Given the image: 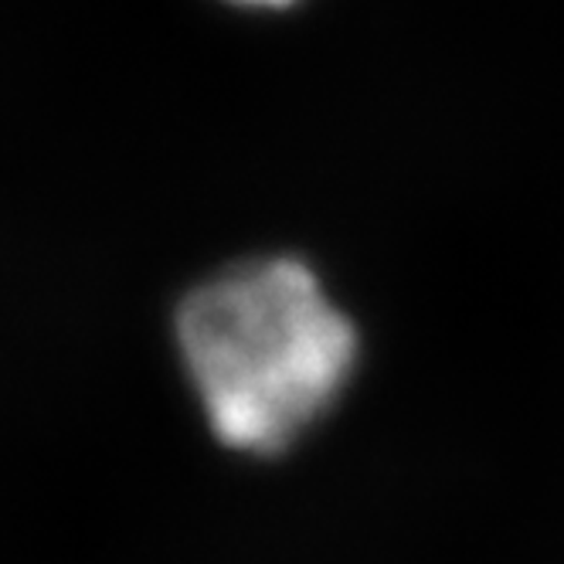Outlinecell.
I'll use <instances>...</instances> for the list:
<instances>
[{
	"mask_svg": "<svg viewBox=\"0 0 564 564\" xmlns=\"http://www.w3.org/2000/svg\"><path fill=\"white\" fill-rule=\"evenodd\" d=\"M235 4H246V8H286L293 0H235Z\"/></svg>",
	"mask_w": 564,
	"mask_h": 564,
	"instance_id": "7a4b0ae2",
	"label": "cell"
},
{
	"mask_svg": "<svg viewBox=\"0 0 564 564\" xmlns=\"http://www.w3.org/2000/svg\"><path fill=\"white\" fill-rule=\"evenodd\" d=\"M177 344L215 435L279 453L324 415L350 378L357 334L296 259L238 265L197 286Z\"/></svg>",
	"mask_w": 564,
	"mask_h": 564,
	"instance_id": "6da1fadb",
	"label": "cell"
}]
</instances>
